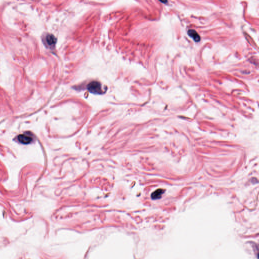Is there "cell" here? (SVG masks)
I'll list each match as a JSON object with an SVG mask.
<instances>
[{
	"label": "cell",
	"mask_w": 259,
	"mask_h": 259,
	"mask_svg": "<svg viewBox=\"0 0 259 259\" xmlns=\"http://www.w3.org/2000/svg\"><path fill=\"white\" fill-rule=\"evenodd\" d=\"M18 142L22 144H29L31 143L34 140L33 134L30 132H26L22 134L19 135L17 137Z\"/></svg>",
	"instance_id": "obj_1"
},
{
	"label": "cell",
	"mask_w": 259,
	"mask_h": 259,
	"mask_svg": "<svg viewBox=\"0 0 259 259\" xmlns=\"http://www.w3.org/2000/svg\"><path fill=\"white\" fill-rule=\"evenodd\" d=\"M87 89L90 92L95 94H101L102 93L101 85L97 81L90 82L87 86Z\"/></svg>",
	"instance_id": "obj_2"
},
{
	"label": "cell",
	"mask_w": 259,
	"mask_h": 259,
	"mask_svg": "<svg viewBox=\"0 0 259 259\" xmlns=\"http://www.w3.org/2000/svg\"><path fill=\"white\" fill-rule=\"evenodd\" d=\"M43 42L47 47L53 49L55 47V46L56 45L57 39L54 35L48 33L44 36L43 39Z\"/></svg>",
	"instance_id": "obj_3"
},
{
	"label": "cell",
	"mask_w": 259,
	"mask_h": 259,
	"mask_svg": "<svg viewBox=\"0 0 259 259\" xmlns=\"http://www.w3.org/2000/svg\"><path fill=\"white\" fill-rule=\"evenodd\" d=\"M188 35L195 42H199L200 41V37L199 34L194 30H189L188 31Z\"/></svg>",
	"instance_id": "obj_4"
},
{
	"label": "cell",
	"mask_w": 259,
	"mask_h": 259,
	"mask_svg": "<svg viewBox=\"0 0 259 259\" xmlns=\"http://www.w3.org/2000/svg\"><path fill=\"white\" fill-rule=\"evenodd\" d=\"M164 192L165 190L163 189H158L156 190V191H154L151 194V198L153 200H158L161 198V195L164 193Z\"/></svg>",
	"instance_id": "obj_5"
}]
</instances>
